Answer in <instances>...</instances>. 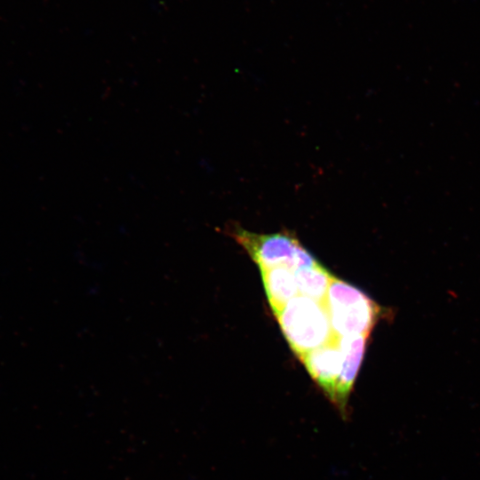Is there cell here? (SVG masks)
I'll return each instance as SVG.
<instances>
[{
	"label": "cell",
	"mask_w": 480,
	"mask_h": 480,
	"mask_svg": "<svg viewBox=\"0 0 480 480\" xmlns=\"http://www.w3.org/2000/svg\"><path fill=\"white\" fill-rule=\"evenodd\" d=\"M224 231L246 251L260 269L284 267L294 271L319 263L287 232L258 234L234 222L227 224Z\"/></svg>",
	"instance_id": "obj_2"
},
{
	"label": "cell",
	"mask_w": 480,
	"mask_h": 480,
	"mask_svg": "<svg viewBox=\"0 0 480 480\" xmlns=\"http://www.w3.org/2000/svg\"><path fill=\"white\" fill-rule=\"evenodd\" d=\"M300 295L324 302L333 276L320 263L294 270Z\"/></svg>",
	"instance_id": "obj_7"
},
{
	"label": "cell",
	"mask_w": 480,
	"mask_h": 480,
	"mask_svg": "<svg viewBox=\"0 0 480 480\" xmlns=\"http://www.w3.org/2000/svg\"><path fill=\"white\" fill-rule=\"evenodd\" d=\"M276 317L300 359L335 337L324 303L306 296L292 298Z\"/></svg>",
	"instance_id": "obj_1"
},
{
	"label": "cell",
	"mask_w": 480,
	"mask_h": 480,
	"mask_svg": "<svg viewBox=\"0 0 480 480\" xmlns=\"http://www.w3.org/2000/svg\"><path fill=\"white\" fill-rule=\"evenodd\" d=\"M309 375L332 402L341 372L343 356L337 336L300 358Z\"/></svg>",
	"instance_id": "obj_4"
},
{
	"label": "cell",
	"mask_w": 480,
	"mask_h": 480,
	"mask_svg": "<svg viewBox=\"0 0 480 480\" xmlns=\"http://www.w3.org/2000/svg\"><path fill=\"white\" fill-rule=\"evenodd\" d=\"M268 301L275 316L299 295L294 271L284 267L260 269Z\"/></svg>",
	"instance_id": "obj_6"
},
{
	"label": "cell",
	"mask_w": 480,
	"mask_h": 480,
	"mask_svg": "<svg viewBox=\"0 0 480 480\" xmlns=\"http://www.w3.org/2000/svg\"><path fill=\"white\" fill-rule=\"evenodd\" d=\"M367 338L366 335L337 337L343 361L332 403L343 416H347L348 397L364 358Z\"/></svg>",
	"instance_id": "obj_5"
},
{
	"label": "cell",
	"mask_w": 480,
	"mask_h": 480,
	"mask_svg": "<svg viewBox=\"0 0 480 480\" xmlns=\"http://www.w3.org/2000/svg\"><path fill=\"white\" fill-rule=\"evenodd\" d=\"M324 303L337 337L368 336L380 315L379 306L364 292L335 276Z\"/></svg>",
	"instance_id": "obj_3"
}]
</instances>
